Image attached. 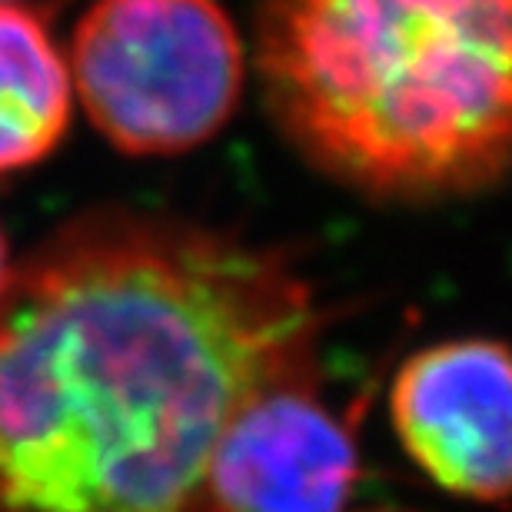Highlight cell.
<instances>
[{
	"instance_id": "1",
	"label": "cell",
	"mask_w": 512,
	"mask_h": 512,
	"mask_svg": "<svg viewBox=\"0 0 512 512\" xmlns=\"http://www.w3.org/2000/svg\"><path fill=\"white\" fill-rule=\"evenodd\" d=\"M290 253L150 210H87L0 293V512H210L237 409L320 370Z\"/></svg>"
},
{
	"instance_id": "2",
	"label": "cell",
	"mask_w": 512,
	"mask_h": 512,
	"mask_svg": "<svg viewBox=\"0 0 512 512\" xmlns=\"http://www.w3.org/2000/svg\"><path fill=\"white\" fill-rule=\"evenodd\" d=\"M512 0H256L253 70L280 137L376 203L506 177Z\"/></svg>"
},
{
	"instance_id": "3",
	"label": "cell",
	"mask_w": 512,
	"mask_h": 512,
	"mask_svg": "<svg viewBox=\"0 0 512 512\" xmlns=\"http://www.w3.org/2000/svg\"><path fill=\"white\" fill-rule=\"evenodd\" d=\"M67 70L110 147L127 157H180L237 114L247 50L220 0H90Z\"/></svg>"
},
{
	"instance_id": "4",
	"label": "cell",
	"mask_w": 512,
	"mask_h": 512,
	"mask_svg": "<svg viewBox=\"0 0 512 512\" xmlns=\"http://www.w3.org/2000/svg\"><path fill=\"white\" fill-rule=\"evenodd\" d=\"M360 476L350 419L320 396V370L247 399L207 473L210 512H343Z\"/></svg>"
},
{
	"instance_id": "5",
	"label": "cell",
	"mask_w": 512,
	"mask_h": 512,
	"mask_svg": "<svg viewBox=\"0 0 512 512\" xmlns=\"http://www.w3.org/2000/svg\"><path fill=\"white\" fill-rule=\"evenodd\" d=\"M509 353L499 340H449L399 366L389 413L399 443L453 496L509 499Z\"/></svg>"
},
{
	"instance_id": "6",
	"label": "cell",
	"mask_w": 512,
	"mask_h": 512,
	"mask_svg": "<svg viewBox=\"0 0 512 512\" xmlns=\"http://www.w3.org/2000/svg\"><path fill=\"white\" fill-rule=\"evenodd\" d=\"M74 117L67 54L47 20L24 4H0V180L44 163Z\"/></svg>"
},
{
	"instance_id": "7",
	"label": "cell",
	"mask_w": 512,
	"mask_h": 512,
	"mask_svg": "<svg viewBox=\"0 0 512 512\" xmlns=\"http://www.w3.org/2000/svg\"><path fill=\"white\" fill-rule=\"evenodd\" d=\"M10 273H14V260H10V240H7L4 227H0V293H4Z\"/></svg>"
},
{
	"instance_id": "8",
	"label": "cell",
	"mask_w": 512,
	"mask_h": 512,
	"mask_svg": "<svg viewBox=\"0 0 512 512\" xmlns=\"http://www.w3.org/2000/svg\"><path fill=\"white\" fill-rule=\"evenodd\" d=\"M0 4H20V0H0Z\"/></svg>"
}]
</instances>
